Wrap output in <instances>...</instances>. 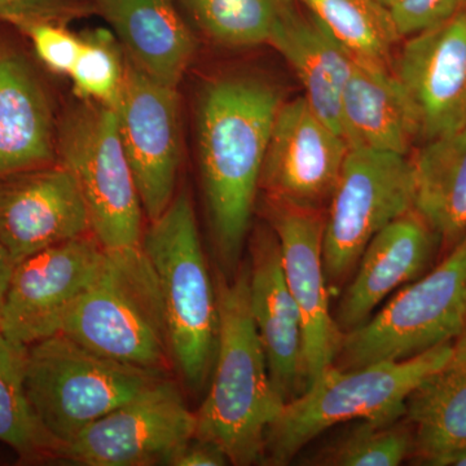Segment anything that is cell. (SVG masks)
Returning <instances> with one entry per match:
<instances>
[{
    "instance_id": "obj_8",
    "label": "cell",
    "mask_w": 466,
    "mask_h": 466,
    "mask_svg": "<svg viewBox=\"0 0 466 466\" xmlns=\"http://www.w3.org/2000/svg\"><path fill=\"white\" fill-rule=\"evenodd\" d=\"M57 158L78 184L101 247H140L146 216L116 109L82 101L67 110L57 127Z\"/></svg>"
},
{
    "instance_id": "obj_2",
    "label": "cell",
    "mask_w": 466,
    "mask_h": 466,
    "mask_svg": "<svg viewBox=\"0 0 466 466\" xmlns=\"http://www.w3.org/2000/svg\"><path fill=\"white\" fill-rule=\"evenodd\" d=\"M219 333L207 398L196 412V437L222 447L233 465L265 460L267 431L284 400L279 397L251 315L249 266L216 278Z\"/></svg>"
},
{
    "instance_id": "obj_33",
    "label": "cell",
    "mask_w": 466,
    "mask_h": 466,
    "mask_svg": "<svg viewBox=\"0 0 466 466\" xmlns=\"http://www.w3.org/2000/svg\"><path fill=\"white\" fill-rule=\"evenodd\" d=\"M231 464L228 456L222 447L214 441L193 437L192 440L182 444L170 459L167 465L171 466H223Z\"/></svg>"
},
{
    "instance_id": "obj_22",
    "label": "cell",
    "mask_w": 466,
    "mask_h": 466,
    "mask_svg": "<svg viewBox=\"0 0 466 466\" xmlns=\"http://www.w3.org/2000/svg\"><path fill=\"white\" fill-rule=\"evenodd\" d=\"M267 45L299 76L312 110L342 137L341 96L355 57L297 3L278 21Z\"/></svg>"
},
{
    "instance_id": "obj_14",
    "label": "cell",
    "mask_w": 466,
    "mask_h": 466,
    "mask_svg": "<svg viewBox=\"0 0 466 466\" xmlns=\"http://www.w3.org/2000/svg\"><path fill=\"white\" fill-rule=\"evenodd\" d=\"M392 73L429 142L466 127V8L441 25L408 36Z\"/></svg>"
},
{
    "instance_id": "obj_6",
    "label": "cell",
    "mask_w": 466,
    "mask_h": 466,
    "mask_svg": "<svg viewBox=\"0 0 466 466\" xmlns=\"http://www.w3.org/2000/svg\"><path fill=\"white\" fill-rule=\"evenodd\" d=\"M168 375L103 357L63 333L26 349L27 398L61 449L92 422Z\"/></svg>"
},
{
    "instance_id": "obj_20",
    "label": "cell",
    "mask_w": 466,
    "mask_h": 466,
    "mask_svg": "<svg viewBox=\"0 0 466 466\" xmlns=\"http://www.w3.org/2000/svg\"><path fill=\"white\" fill-rule=\"evenodd\" d=\"M341 124L350 149L407 156L420 139L415 108L392 69L358 58L343 87Z\"/></svg>"
},
{
    "instance_id": "obj_32",
    "label": "cell",
    "mask_w": 466,
    "mask_h": 466,
    "mask_svg": "<svg viewBox=\"0 0 466 466\" xmlns=\"http://www.w3.org/2000/svg\"><path fill=\"white\" fill-rule=\"evenodd\" d=\"M76 11V0H0V20L12 25L27 20L60 23Z\"/></svg>"
},
{
    "instance_id": "obj_1",
    "label": "cell",
    "mask_w": 466,
    "mask_h": 466,
    "mask_svg": "<svg viewBox=\"0 0 466 466\" xmlns=\"http://www.w3.org/2000/svg\"><path fill=\"white\" fill-rule=\"evenodd\" d=\"M283 95L257 76L214 79L198 106V157L222 271L241 265L272 126Z\"/></svg>"
},
{
    "instance_id": "obj_15",
    "label": "cell",
    "mask_w": 466,
    "mask_h": 466,
    "mask_svg": "<svg viewBox=\"0 0 466 466\" xmlns=\"http://www.w3.org/2000/svg\"><path fill=\"white\" fill-rule=\"evenodd\" d=\"M268 218L280 245L285 279L302 320L309 388L332 366L342 339L330 312L324 269L325 213L269 202Z\"/></svg>"
},
{
    "instance_id": "obj_10",
    "label": "cell",
    "mask_w": 466,
    "mask_h": 466,
    "mask_svg": "<svg viewBox=\"0 0 466 466\" xmlns=\"http://www.w3.org/2000/svg\"><path fill=\"white\" fill-rule=\"evenodd\" d=\"M189 410L170 375L96 420L66 444L58 460L85 466H149L167 460L196 434Z\"/></svg>"
},
{
    "instance_id": "obj_28",
    "label": "cell",
    "mask_w": 466,
    "mask_h": 466,
    "mask_svg": "<svg viewBox=\"0 0 466 466\" xmlns=\"http://www.w3.org/2000/svg\"><path fill=\"white\" fill-rule=\"evenodd\" d=\"M309 459L312 465L397 466L413 453V431L404 417L357 420Z\"/></svg>"
},
{
    "instance_id": "obj_3",
    "label": "cell",
    "mask_w": 466,
    "mask_h": 466,
    "mask_svg": "<svg viewBox=\"0 0 466 466\" xmlns=\"http://www.w3.org/2000/svg\"><path fill=\"white\" fill-rule=\"evenodd\" d=\"M142 247L157 275L173 367L187 390L200 395L216 361L219 308L189 193L144 231Z\"/></svg>"
},
{
    "instance_id": "obj_31",
    "label": "cell",
    "mask_w": 466,
    "mask_h": 466,
    "mask_svg": "<svg viewBox=\"0 0 466 466\" xmlns=\"http://www.w3.org/2000/svg\"><path fill=\"white\" fill-rule=\"evenodd\" d=\"M465 5L466 0H398L390 14L403 39L446 23Z\"/></svg>"
},
{
    "instance_id": "obj_37",
    "label": "cell",
    "mask_w": 466,
    "mask_h": 466,
    "mask_svg": "<svg viewBox=\"0 0 466 466\" xmlns=\"http://www.w3.org/2000/svg\"><path fill=\"white\" fill-rule=\"evenodd\" d=\"M0 333H2V299H0Z\"/></svg>"
},
{
    "instance_id": "obj_11",
    "label": "cell",
    "mask_w": 466,
    "mask_h": 466,
    "mask_svg": "<svg viewBox=\"0 0 466 466\" xmlns=\"http://www.w3.org/2000/svg\"><path fill=\"white\" fill-rule=\"evenodd\" d=\"M106 249L92 233L15 265L2 300V334L29 348L61 332L64 320L99 274Z\"/></svg>"
},
{
    "instance_id": "obj_34",
    "label": "cell",
    "mask_w": 466,
    "mask_h": 466,
    "mask_svg": "<svg viewBox=\"0 0 466 466\" xmlns=\"http://www.w3.org/2000/svg\"><path fill=\"white\" fill-rule=\"evenodd\" d=\"M14 262L9 258L7 250L0 241V299L3 300L5 290H7L9 278L14 271Z\"/></svg>"
},
{
    "instance_id": "obj_12",
    "label": "cell",
    "mask_w": 466,
    "mask_h": 466,
    "mask_svg": "<svg viewBox=\"0 0 466 466\" xmlns=\"http://www.w3.org/2000/svg\"><path fill=\"white\" fill-rule=\"evenodd\" d=\"M116 113L144 216L153 222L177 196L182 162L177 88L150 78L126 57L124 87Z\"/></svg>"
},
{
    "instance_id": "obj_27",
    "label": "cell",
    "mask_w": 466,
    "mask_h": 466,
    "mask_svg": "<svg viewBox=\"0 0 466 466\" xmlns=\"http://www.w3.org/2000/svg\"><path fill=\"white\" fill-rule=\"evenodd\" d=\"M202 32L217 45L247 48L267 45L294 0H182Z\"/></svg>"
},
{
    "instance_id": "obj_16",
    "label": "cell",
    "mask_w": 466,
    "mask_h": 466,
    "mask_svg": "<svg viewBox=\"0 0 466 466\" xmlns=\"http://www.w3.org/2000/svg\"><path fill=\"white\" fill-rule=\"evenodd\" d=\"M91 233L84 196L61 164L0 179V241L14 265Z\"/></svg>"
},
{
    "instance_id": "obj_5",
    "label": "cell",
    "mask_w": 466,
    "mask_h": 466,
    "mask_svg": "<svg viewBox=\"0 0 466 466\" xmlns=\"http://www.w3.org/2000/svg\"><path fill=\"white\" fill-rule=\"evenodd\" d=\"M60 333L121 363L162 373L174 370L157 275L142 245L106 249L99 274Z\"/></svg>"
},
{
    "instance_id": "obj_21",
    "label": "cell",
    "mask_w": 466,
    "mask_h": 466,
    "mask_svg": "<svg viewBox=\"0 0 466 466\" xmlns=\"http://www.w3.org/2000/svg\"><path fill=\"white\" fill-rule=\"evenodd\" d=\"M128 60L177 88L196 52L192 30L174 0H95Z\"/></svg>"
},
{
    "instance_id": "obj_35",
    "label": "cell",
    "mask_w": 466,
    "mask_h": 466,
    "mask_svg": "<svg viewBox=\"0 0 466 466\" xmlns=\"http://www.w3.org/2000/svg\"><path fill=\"white\" fill-rule=\"evenodd\" d=\"M444 466H466V447L451 456Z\"/></svg>"
},
{
    "instance_id": "obj_18",
    "label": "cell",
    "mask_w": 466,
    "mask_h": 466,
    "mask_svg": "<svg viewBox=\"0 0 466 466\" xmlns=\"http://www.w3.org/2000/svg\"><path fill=\"white\" fill-rule=\"evenodd\" d=\"M440 244V236L415 208L376 233L337 306L334 320L341 333L357 329L392 291L421 278Z\"/></svg>"
},
{
    "instance_id": "obj_13",
    "label": "cell",
    "mask_w": 466,
    "mask_h": 466,
    "mask_svg": "<svg viewBox=\"0 0 466 466\" xmlns=\"http://www.w3.org/2000/svg\"><path fill=\"white\" fill-rule=\"evenodd\" d=\"M349 152L346 140L325 124L305 97L284 101L272 126L260 189L269 202L323 210Z\"/></svg>"
},
{
    "instance_id": "obj_30",
    "label": "cell",
    "mask_w": 466,
    "mask_h": 466,
    "mask_svg": "<svg viewBox=\"0 0 466 466\" xmlns=\"http://www.w3.org/2000/svg\"><path fill=\"white\" fill-rule=\"evenodd\" d=\"M32 42L39 60L57 75L69 76L82 47V38L56 21L27 20L15 25Z\"/></svg>"
},
{
    "instance_id": "obj_36",
    "label": "cell",
    "mask_w": 466,
    "mask_h": 466,
    "mask_svg": "<svg viewBox=\"0 0 466 466\" xmlns=\"http://www.w3.org/2000/svg\"><path fill=\"white\" fill-rule=\"evenodd\" d=\"M377 2H379L380 5H382L383 7L391 9L395 5H397L398 0H377Z\"/></svg>"
},
{
    "instance_id": "obj_25",
    "label": "cell",
    "mask_w": 466,
    "mask_h": 466,
    "mask_svg": "<svg viewBox=\"0 0 466 466\" xmlns=\"http://www.w3.org/2000/svg\"><path fill=\"white\" fill-rule=\"evenodd\" d=\"M358 60L392 67L400 41L390 9L377 0H294Z\"/></svg>"
},
{
    "instance_id": "obj_7",
    "label": "cell",
    "mask_w": 466,
    "mask_h": 466,
    "mask_svg": "<svg viewBox=\"0 0 466 466\" xmlns=\"http://www.w3.org/2000/svg\"><path fill=\"white\" fill-rule=\"evenodd\" d=\"M466 327V235L433 271L408 285L351 332L342 334L332 366L359 370L400 361L453 342Z\"/></svg>"
},
{
    "instance_id": "obj_38",
    "label": "cell",
    "mask_w": 466,
    "mask_h": 466,
    "mask_svg": "<svg viewBox=\"0 0 466 466\" xmlns=\"http://www.w3.org/2000/svg\"><path fill=\"white\" fill-rule=\"evenodd\" d=\"M460 339H466V327H465L464 333H462V334H461V336H460Z\"/></svg>"
},
{
    "instance_id": "obj_4",
    "label": "cell",
    "mask_w": 466,
    "mask_h": 466,
    "mask_svg": "<svg viewBox=\"0 0 466 466\" xmlns=\"http://www.w3.org/2000/svg\"><path fill=\"white\" fill-rule=\"evenodd\" d=\"M453 342L400 361L359 370L328 367L296 400L284 404L267 431L266 464L287 465L319 435L357 420L390 421L404 417L410 392L443 366Z\"/></svg>"
},
{
    "instance_id": "obj_24",
    "label": "cell",
    "mask_w": 466,
    "mask_h": 466,
    "mask_svg": "<svg viewBox=\"0 0 466 466\" xmlns=\"http://www.w3.org/2000/svg\"><path fill=\"white\" fill-rule=\"evenodd\" d=\"M412 167L413 208L452 249L466 235V127L425 142Z\"/></svg>"
},
{
    "instance_id": "obj_23",
    "label": "cell",
    "mask_w": 466,
    "mask_h": 466,
    "mask_svg": "<svg viewBox=\"0 0 466 466\" xmlns=\"http://www.w3.org/2000/svg\"><path fill=\"white\" fill-rule=\"evenodd\" d=\"M404 419L413 431V453L422 464L444 466L466 447V339L452 357L410 392Z\"/></svg>"
},
{
    "instance_id": "obj_26",
    "label": "cell",
    "mask_w": 466,
    "mask_h": 466,
    "mask_svg": "<svg viewBox=\"0 0 466 466\" xmlns=\"http://www.w3.org/2000/svg\"><path fill=\"white\" fill-rule=\"evenodd\" d=\"M26 349L0 333V441L27 461L58 459L61 444L46 431L27 398Z\"/></svg>"
},
{
    "instance_id": "obj_29",
    "label": "cell",
    "mask_w": 466,
    "mask_h": 466,
    "mask_svg": "<svg viewBox=\"0 0 466 466\" xmlns=\"http://www.w3.org/2000/svg\"><path fill=\"white\" fill-rule=\"evenodd\" d=\"M126 61L116 38L97 30L82 38V47L70 70L73 91L81 101L116 109L124 87Z\"/></svg>"
},
{
    "instance_id": "obj_17",
    "label": "cell",
    "mask_w": 466,
    "mask_h": 466,
    "mask_svg": "<svg viewBox=\"0 0 466 466\" xmlns=\"http://www.w3.org/2000/svg\"><path fill=\"white\" fill-rule=\"evenodd\" d=\"M248 266L251 315L272 385L288 403L308 389L305 342L299 308L288 287L280 245L271 226L254 235Z\"/></svg>"
},
{
    "instance_id": "obj_9",
    "label": "cell",
    "mask_w": 466,
    "mask_h": 466,
    "mask_svg": "<svg viewBox=\"0 0 466 466\" xmlns=\"http://www.w3.org/2000/svg\"><path fill=\"white\" fill-rule=\"evenodd\" d=\"M415 205L412 159L350 149L325 214L323 262L328 287L339 289L376 233Z\"/></svg>"
},
{
    "instance_id": "obj_19",
    "label": "cell",
    "mask_w": 466,
    "mask_h": 466,
    "mask_svg": "<svg viewBox=\"0 0 466 466\" xmlns=\"http://www.w3.org/2000/svg\"><path fill=\"white\" fill-rule=\"evenodd\" d=\"M56 158L57 127L45 86L25 57L0 55V179Z\"/></svg>"
}]
</instances>
